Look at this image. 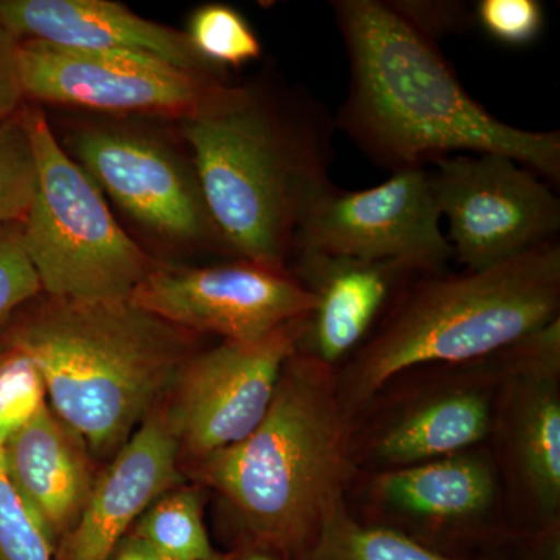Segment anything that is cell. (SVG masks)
<instances>
[{
    "label": "cell",
    "mask_w": 560,
    "mask_h": 560,
    "mask_svg": "<svg viewBox=\"0 0 560 560\" xmlns=\"http://www.w3.org/2000/svg\"><path fill=\"white\" fill-rule=\"evenodd\" d=\"M349 61L337 130L378 167L427 171L453 154H500L558 184L560 132L504 124L464 90L436 44L383 0H334Z\"/></svg>",
    "instance_id": "cell-1"
},
{
    "label": "cell",
    "mask_w": 560,
    "mask_h": 560,
    "mask_svg": "<svg viewBox=\"0 0 560 560\" xmlns=\"http://www.w3.org/2000/svg\"><path fill=\"white\" fill-rule=\"evenodd\" d=\"M335 117L307 91L230 86L183 119L191 167L224 248L289 270L302 221L335 186Z\"/></svg>",
    "instance_id": "cell-2"
},
{
    "label": "cell",
    "mask_w": 560,
    "mask_h": 560,
    "mask_svg": "<svg viewBox=\"0 0 560 560\" xmlns=\"http://www.w3.org/2000/svg\"><path fill=\"white\" fill-rule=\"evenodd\" d=\"M355 422L342 408L337 370L296 352L270 410L246 440L184 467L226 504L231 548L254 544L294 560L355 481Z\"/></svg>",
    "instance_id": "cell-3"
},
{
    "label": "cell",
    "mask_w": 560,
    "mask_h": 560,
    "mask_svg": "<svg viewBox=\"0 0 560 560\" xmlns=\"http://www.w3.org/2000/svg\"><path fill=\"white\" fill-rule=\"evenodd\" d=\"M0 345L35 361L51 411L109 463L164 404L197 335L128 301L51 300L33 308Z\"/></svg>",
    "instance_id": "cell-4"
},
{
    "label": "cell",
    "mask_w": 560,
    "mask_h": 560,
    "mask_svg": "<svg viewBox=\"0 0 560 560\" xmlns=\"http://www.w3.org/2000/svg\"><path fill=\"white\" fill-rule=\"evenodd\" d=\"M559 312L556 241L485 270L423 272L338 368L342 408L357 422L405 372L488 359L558 319Z\"/></svg>",
    "instance_id": "cell-5"
},
{
    "label": "cell",
    "mask_w": 560,
    "mask_h": 560,
    "mask_svg": "<svg viewBox=\"0 0 560 560\" xmlns=\"http://www.w3.org/2000/svg\"><path fill=\"white\" fill-rule=\"evenodd\" d=\"M22 114L38 162L22 241L43 293L65 301L130 300L156 261L114 219L97 184L55 138L46 114Z\"/></svg>",
    "instance_id": "cell-6"
},
{
    "label": "cell",
    "mask_w": 560,
    "mask_h": 560,
    "mask_svg": "<svg viewBox=\"0 0 560 560\" xmlns=\"http://www.w3.org/2000/svg\"><path fill=\"white\" fill-rule=\"evenodd\" d=\"M488 441L522 560H559L560 318L508 348Z\"/></svg>",
    "instance_id": "cell-7"
},
{
    "label": "cell",
    "mask_w": 560,
    "mask_h": 560,
    "mask_svg": "<svg viewBox=\"0 0 560 560\" xmlns=\"http://www.w3.org/2000/svg\"><path fill=\"white\" fill-rule=\"evenodd\" d=\"M429 184L448 224L453 259L485 270L555 242L560 201L547 179L500 154H453L434 162Z\"/></svg>",
    "instance_id": "cell-8"
},
{
    "label": "cell",
    "mask_w": 560,
    "mask_h": 560,
    "mask_svg": "<svg viewBox=\"0 0 560 560\" xmlns=\"http://www.w3.org/2000/svg\"><path fill=\"white\" fill-rule=\"evenodd\" d=\"M480 447L374 471L368 493L383 517L378 525L459 560L510 547L499 471Z\"/></svg>",
    "instance_id": "cell-9"
},
{
    "label": "cell",
    "mask_w": 560,
    "mask_h": 560,
    "mask_svg": "<svg viewBox=\"0 0 560 560\" xmlns=\"http://www.w3.org/2000/svg\"><path fill=\"white\" fill-rule=\"evenodd\" d=\"M305 319L260 341H223L197 350L183 364L164 401L183 469L234 447L260 425L283 366L298 350Z\"/></svg>",
    "instance_id": "cell-10"
},
{
    "label": "cell",
    "mask_w": 560,
    "mask_h": 560,
    "mask_svg": "<svg viewBox=\"0 0 560 560\" xmlns=\"http://www.w3.org/2000/svg\"><path fill=\"white\" fill-rule=\"evenodd\" d=\"M22 90L36 102L108 113H149L180 120L208 108L228 84L197 75L147 55L57 46L44 40L18 44Z\"/></svg>",
    "instance_id": "cell-11"
},
{
    "label": "cell",
    "mask_w": 560,
    "mask_h": 560,
    "mask_svg": "<svg viewBox=\"0 0 560 560\" xmlns=\"http://www.w3.org/2000/svg\"><path fill=\"white\" fill-rule=\"evenodd\" d=\"M130 301L180 329L232 342L264 340L308 318L316 304L289 270L246 260L200 268L158 265Z\"/></svg>",
    "instance_id": "cell-12"
},
{
    "label": "cell",
    "mask_w": 560,
    "mask_h": 560,
    "mask_svg": "<svg viewBox=\"0 0 560 560\" xmlns=\"http://www.w3.org/2000/svg\"><path fill=\"white\" fill-rule=\"evenodd\" d=\"M441 221L429 171L397 172L370 189L331 187L302 221L291 254L312 250L445 271L453 253Z\"/></svg>",
    "instance_id": "cell-13"
},
{
    "label": "cell",
    "mask_w": 560,
    "mask_h": 560,
    "mask_svg": "<svg viewBox=\"0 0 560 560\" xmlns=\"http://www.w3.org/2000/svg\"><path fill=\"white\" fill-rule=\"evenodd\" d=\"M436 366L444 382L423 386L394 407L389 404L370 429H353L357 469H401L488 442L508 348L488 359Z\"/></svg>",
    "instance_id": "cell-14"
},
{
    "label": "cell",
    "mask_w": 560,
    "mask_h": 560,
    "mask_svg": "<svg viewBox=\"0 0 560 560\" xmlns=\"http://www.w3.org/2000/svg\"><path fill=\"white\" fill-rule=\"evenodd\" d=\"M69 147L98 189L150 232L180 245L226 250L191 162L160 140L127 128L88 127L72 132Z\"/></svg>",
    "instance_id": "cell-15"
},
{
    "label": "cell",
    "mask_w": 560,
    "mask_h": 560,
    "mask_svg": "<svg viewBox=\"0 0 560 560\" xmlns=\"http://www.w3.org/2000/svg\"><path fill=\"white\" fill-rule=\"evenodd\" d=\"M186 478L178 438L162 404L98 471L79 523L54 560H108L140 515Z\"/></svg>",
    "instance_id": "cell-16"
},
{
    "label": "cell",
    "mask_w": 560,
    "mask_h": 560,
    "mask_svg": "<svg viewBox=\"0 0 560 560\" xmlns=\"http://www.w3.org/2000/svg\"><path fill=\"white\" fill-rule=\"evenodd\" d=\"M287 268L316 300L298 350L334 370L371 337L397 294L430 272L408 261H366L312 250L291 254Z\"/></svg>",
    "instance_id": "cell-17"
},
{
    "label": "cell",
    "mask_w": 560,
    "mask_h": 560,
    "mask_svg": "<svg viewBox=\"0 0 560 560\" xmlns=\"http://www.w3.org/2000/svg\"><path fill=\"white\" fill-rule=\"evenodd\" d=\"M0 24L20 40L128 51L197 75L221 73L198 54L186 32L143 20L109 0H0Z\"/></svg>",
    "instance_id": "cell-18"
},
{
    "label": "cell",
    "mask_w": 560,
    "mask_h": 560,
    "mask_svg": "<svg viewBox=\"0 0 560 560\" xmlns=\"http://www.w3.org/2000/svg\"><path fill=\"white\" fill-rule=\"evenodd\" d=\"M3 470L51 550L75 528L98 471L90 448L49 401L0 448Z\"/></svg>",
    "instance_id": "cell-19"
},
{
    "label": "cell",
    "mask_w": 560,
    "mask_h": 560,
    "mask_svg": "<svg viewBox=\"0 0 560 560\" xmlns=\"http://www.w3.org/2000/svg\"><path fill=\"white\" fill-rule=\"evenodd\" d=\"M171 560H224L205 523V488L180 485L162 495L140 515L130 530Z\"/></svg>",
    "instance_id": "cell-20"
},
{
    "label": "cell",
    "mask_w": 560,
    "mask_h": 560,
    "mask_svg": "<svg viewBox=\"0 0 560 560\" xmlns=\"http://www.w3.org/2000/svg\"><path fill=\"white\" fill-rule=\"evenodd\" d=\"M294 560H459L431 550L390 526L360 521L348 503L331 511Z\"/></svg>",
    "instance_id": "cell-21"
},
{
    "label": "cell",
    "mask_w": 560,
    "mask_h": 560,
    "mask_svg": "<svg viewBox=\"0 0 560 560\" xmlns=\"http://www.w3.org/2000/svg\"><path fill=\"white\" fill-rule=\"evenodd\" d=\"M38 187V162L24 114L0 121V226L22 223Z\"/></svg>",
    "instance_id": "cell-22"
},
{
    "label": "cell",
    "mask_w": 560,
    "mask_h": 560,
    "mask_svg": "<svg viewBox=\"0 0 560 560\" xmlns=\"http://www.w3.org/2000/svg\"><path fill=\"white\" fill-rule=\"evenodd\" d=\"M186 33L198 54L220 69L242 68L261 55L260 39L245 18L221 3L195 11Z\"/></svg>",
    "instance_id": "cell-23"
},
{
    "label": "cell",
    "mask_w": 560,
    "mask_h": 560,
    "mask_svg": "<svg viewBox=\"0 0 560 560\" xmlns=\"http://www.w3.org/2000/svg\"><path fill=\"white\" fill-rule=\"evenodd\" d=\"M46 404V382L35 361L21 350L5 348L0 357V448Z\"/></svg>",
    "instance_id": "cell-24"
},
{
    "label": "cell",
    "mask_w": 560,
    "mask_h": 560,
    "mask_svg": "<svg viewBox=\"0 0 560 560\" xmlns=\"http://www.w3.org/2000/svg\"><path fill=\"white\" fill-rule=\"evenodd\" d=\"M0 560H54V550L32 521L0 458Z\"/></svg>",
    "instance_id": "cell-25"
},
{
    "label": "cell",
    "mask_w": 560,
    "mask_h": 560,
    "mask_svg": "<svg viewBox=\"0 0 560 560\" xmlns=\"http://www.w3.org/2000/svg\"><path fill=\"white\" fill-rule=\"evenodd\" d=\"M39 293L43 289L25 253L21 223L0 226V324Z\"/></svg>",
    "instance_id": "cell-26"
},
{
    "label": "cell",
    "mask_w": 560,
    "mask_h": 560,
    "mask_svg": "<svg viewBox=\"0 0 560 560\" xmlns=\"http://www.w3.org/2000/svg\"><path fill=\"white\" fill-rule=\"evenodd\" d=\"M397 18L423 39L436 44L477 25L474 7L459 0H383Z\"/></svg>",
    "instance_id": "cell-27"
},
{
    "label": "cell",
    "mask_w": 560,
    "mask_h": 560,
    "mask_svg": "<svg viewBox=\"0 0 560 560\" xmlns=\"http://www.w3.org/2000/svg\"><path fill=\"white\" fill-rule=\"evenodd\" d=\"M475 18L490 38L506 46H528L544 31V7L537 0H481Z\"/></svg>",
    "instance_id": "cell-28"
},
{
    "label": "cell",
    "mask_w": 560,
    "mask_h": 560,
    "mask_svg": "<svg viewBox=\"0 0 560 560\" xmlns=\"http://www.w3.org/2000/svg\"><path fill=\"white\" fill-rule=\"evenodd\" d=\"M18 44L20 39L0 24V121L14 116L25 97L18 65Z\"/></svg>",
    "instance_id": "cell-29"
},
{
    "label": "cell",
    "mask_w": 560,
    "mask_h": 560,
    "mask_svg": "<svg viewBox=\"0 0 560 560\" xmlns=\"http://www.w3.org/2000/svg\"><path fill=\"white\" fill-rule=\"evenodd\" d=\"M108 560H171L164 558L156 550L147 545L145 541L138 539V537L128 534L124 539L117 544L110 552Z\"/></svg>",
    "instance_id": "cell-30"
},
{
    "label": "cell",
    "mask_w": 560,
    "mask_h": 560,
    "mask_svg": "<svg viewBox=\"0 0 560 560\" xmlns=\"http://www.w3.org/2000/svg\"><path fill=\"white\" fill-rule=\"evenodd\" d=\"M224 560H291L282 552L261 547V545L242 544L235 545L226 552Z\"/></svg>",
    "instance_id": "cell-31"
},
{
    "label": "cell",
    "mask_w": 560,
    "mask_h": 560,
    "mask_svg": "<svg viewBox=\"0 0 560 560\" xmlns=\"http://www.w3.org/2000/svg\"><path fill=\"white\" fill-rule=\"evenodd\" d=\"M506 548V547H504ZM504 548H500V550L486 552L485 556H481V558H478L477 560H514L510 558V556L504 552Z\"/></svg>",
    "instance_id": "cell-32"
},
{
    "label": "cell",
    "mask_w": 560,
    "mask_h": 560,
    "mask_svg": "<svg viewBox=\"0 0 560 560\" xmlns=\"http://www.w3.org/2000/svg\"><path fill=\"white\" fill-rule=\"evenodd\" d=\"M3 350H5V348H3L2 345H0V357H2Z\"/></svg>",
    "instance_id": "cell-33"
}]
</instances>
